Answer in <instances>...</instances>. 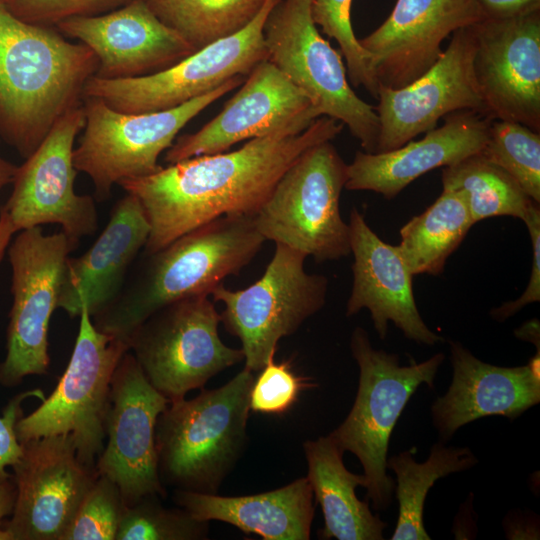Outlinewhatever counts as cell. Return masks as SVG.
<instances>
[{
    "label": "cell",
    "mask_w": 540,
    "mask_h": 540,
    "mask_svg": "<svg viewBox=\"0 0 540 540\" xmlns=\"http://www.w3.org/2000/svg\"><path fill=\"white\" fill-rule=\"evenodd\" d=\"M344 125L321 116L298 134L253 138L232 152L184 159L119 185L135 196L150 232L144 254L226 215L254 216L286 170L310 147L333 140Z\"/></svg>",
    "instance_id": "6da1fadb"
},
{
    "label": "cell",
    "mask_w": 540,
    "mask_h": 540,
    "mask_svg": "<svg viewBox=\"0 0 540 540\" xmlns=\"http://www.w3.org/2000/svg\"><path fill=\"white\" fill-rule=\"evenodd\" d=\"M474 25L455 31L435 63L411 83L401 88L379 84L374 106L380 124L376 153L401 147L434 129L450 113L473 110L482 114L473 67Z\"/></svg>",
    "instance_id": "e0dca14e"
},
{
    "label": "cell",
    "mask_w": 540,
    "mask_h": 540,
    "mask_svg": "<svg viewBox=\"0 0 540 540\" xmlns=\"http://www.w3.org/2000/svg\"><path fill=\"white\" fill-rule=\"evenodd\" d=\"M528 229L532 243V268L528 285L522 295L513 301L501 304L490 311L491 317L499 322L515 315L523 307L540 301V207L532 203L522 220Z\"/></svg>",
    "instance_id": "74e56055"
},
{
    "label": "cell",
    "mask_w": 540,
    "mask_h": 540,
    "mask_svg": "<svg viewBox=\"0 0 540 540\" xmlns=\"http://www.w3.org/2000/svg\"><path fill=\"white\" fill-rule=\"evenodd\" d=\"M309 3L314 23L338 43L350 84L365 88L376 98L379 84L369 54L359 44L351 23L352 0H309Z\"/></svg>",
    "instance_id": "836d02e7"
},
{
    "label": "cell",
    "mask_w": 540,
    "mask_h": 540,
    "mask_svg": "<svg viewBox=\"0 0 540 540\" xmlns=\"http://www.w3.org/2000/svg\"><path fill=\"white\" fill-rule=\"evenodd\" d=\"M131 0H8L4 5L25 22L44 25L62 20L94 16Z\"/></svg>",
    "instance_id": "8d00e7d4"
},
{
    "label": "cell",
    "mask_w": 540,
    "mask_h": 540,
    "mask_svg": "<svg viewBox=\"0 0 540 540\" xmlns=\"http://www.w3.org/2000/svg\"><path fill=\"white\" fill-rule=\"evenodd\" d=\"M16 485L12 476L0 480V527L5 517L12 514L16 500Z\"/></svg>",
    "instance_id": "b9f144b4"
},
{
    "label": "cell",
    "mask_w": 540,
    "mask_h": 540,
    "mask_svg": "<svg viewBox=\"0 0 540 540\" xmlns=\"http://www.w3.org/2000/svg\"><path fill=\"white\" fill-rule=\"evenodd\" d=\"M279 1L265 0L243 29L196 50L166 69L126 79L92 76L85 84L83 98L100 99L124 113L155 112L182 105L233 77H247L258 63L267 59L264 25Z\"/></svg>",
    "instance_id": "7c38bea8"
},
{
    "label": "cell",
    "mask_w": 540,
    "mask_h": 540,
    "mask_svg": "<svg viewBox=\"0 0 540 540\" xmlns=\"http://www.w3.org/2000/svg\"><path fill=\"white\" fill-rule=\"evenodd\" d=\"M96 55L95 77L126 79L166 69L196 50L164 24L145 0H131L113 12L79 16L56 24Z\"/></svg>",
    "instance_id": "44dd1931"
},
{
    "label": "cell",
    "mask_w": 540,
    "mask_h": 540,
    "mask_svg": "<svg viewBox=\"0 0 540 540\" xmlns=\"http://www.w3.org/2000/svg\"><path fill=\"white\" fill-rule=\"evenodd\" d=\"M474 74L489 120L540 133V11L474 25Z\"/></svg>",
    "instance_id": "d6986e66"
},
{
    "label": "cell",
    "mask_w": 540,
    "mask_h": 540,
    "mask_svg": "<svg viewBox=\"0 0 540 540\" xmlns=\"http://www.w3.org/2000/svg\"><path fill=\"white\" fill-rule=\"evenodd\" d=\"M533 513H510L503 521L508 539H539V526Z\"/></svg>",
    "instance_id": "60d3db41"
},
{
    "label": "cell",
    "mask_w": 540,
    "mask_h": 540,
    "mask_svg": "<svg viewBox=\"0 0 540 540\" xmlns=\"http://www.w3.org/2000/svg\"><path fill=\"white\" fill-rule=\"evenodd\" d=\"M449 347L452 381L431 406L440 441L483 417L512 421L540 402L539 351L526 365L501 367L478 359L458 341H449Z\"/></svg>",
    "instance_id": "603a6c76"
},
{
    "label": "cell",
    "mask_w": 540,
    "mask_h": 540,
    "mask_svg": "<svg viewBox=\"0 0 540 540\" xmlns=\"http://www.w3.org/2000/svg\"><path fill=\"white\" fill-rule=\"evenodd\" d=\"M15 231L7 213L0 207V262L7 252Z\"/></svg>",
    "instance_id": "7bdbcfd3"
},
{
    "label": "cell",
    "mask_w": 540,
    "mask_h": 540,
    "mask_svg": "<svg viewBox=\"0 0 540 540\" xmlns=\"http://www.w3.org/2000/svg\"><path fill=\"white\" fill-rule=\"evenodd\" d=\"M254 378L244 367L225 385L172 401L160 413L155 446L163 484L218 493L246 447Z\"/></svg>",
    "instance_id": "277c9868"
},
{
    "label": "cell",
    "mask_w": 540,
    "mask_h": 540,
    "mask_svg": "<svg viewBox=\"0 0 540 540\" xmlns=\"http://www.w3.org/2000/svg\"><path fill=\"white\" fill-rule=\"evenodd\" d=\"M77 245L64 232L46 235L40 226L21 230L10 241L13 302L0 385L16 387L26 376L47 374L49 323L57 308L65 262Z\"/></svg>",
    "instance_id": "4fadbf2b"
},
{
    "label": "cell",
    "mask_w": 540,
    "mask_h": 540,
    "mask_svg": "<svg viewBox=\"0 0 540 540\" xmlns=\"http://www.w3.org/2000/svg\"><path fill=\"white\" fill-rule=\"evenodd\" d=\"M412 450L387 457L386 461V468L396 475L394 492L399 507L392 540H430L423 520L428 491L440 478L478 463L470 448L446 446L440 440L431 446L424 462H417Z\"/></svg>",
    "instance_id": "83f0119b"
},
{
    "label": "cell",
    "mask_w": 540,
    "mask_h": 540,
    "mask_svg": "<svg viewBox=\"0 0 540 540\" xmlns=\"http://www.w3.org/2000/svg\"><path fill=\"white\" fill-rule=\"evenodd\" d=\"M313 385L308 378L297 375L289 361L276 363L273 357L254 378L250 410L267 415L284 414L295 404L301 391Z\"/></svg>",
    "instance_id": "d590c367"
},
{
    "label": "cell",
    "mask_w": 540,
    "mask_h": 540,
    "mask_svg": "<svg viewBox=\"0 0 540 540\" xmlns=\"http://www.w3.org/2000/svg\"><path fill=\"white\" fill-rule=\"evenodd\" d=\"M154 14L195 50L248 25L265 0H145Z\"/></svg>",
    "instance_id": "4dcf8cb0"
},
{
    "label": "cell",
    "mask_w": 540,
    "mask_h": 540,
    "mask_svg": "<svg viewBox=\"0 0 540 540\" xmlns=\"http://www.w3.org/2000/svg\"><path fill=\"white\" fill-rule=\"evenodd\" d=\"M18 166L0 156V191L3 187L12 183Z\"/></svg>",
    "instance_id": "f6af8a7d"
},
{
    "label": "cell",
    "mask_w": 540,
    "mask_h": 540,
    "mask_svg": "<svg viewBox=\"0 0 540 540\" xmlns=\"http://www.w3.org/2000/svg\"><path fill=\"white\" fill-rule=\"evenodd\" d=\"M243 79L233 77L182 105L155 112L124 113L100 99L84 97V133L73 151L75 169L90 177L97 200L108 199L113 185L158 172L159 156L180 130Z\"/></svg>",
    "instance_id": "52a82bcc"
},
{
    "label": "cell",
    "mask_w": 540,
    "mask_h": 540,
    "mask_svg": "<svg viewBox=\"0 0 540 540\" xmlns=\"http://www.w3.org/2000/svg\"><path fill=\"white\" fill-rule=\"evenodd\" d=\"M490 121L473 110L444 117V124L417 141L380 153L357 151L347 164V190H366L395 198L427 172L456 164L481 152L488 140Z\"/></svg>",
    "instance_id": "d4e9b609"
},
{
    "label": "cell",
    "mask_w": 540,
    "mask_h": 540,
    "mask_svg": "<svg viewBox=\"0 0 540 540\" xmlns=\"http://www.w3.org/2000/svg\"><path fill=\"white\" fill-rule=\"evenodd\" d=\"M473 225L463 195L443 189L433 204L402 226L397 248L413 275H439Z\"/></svg>",
    "instance_id": "f1b7e54d"
},
{
    "label": "cell",
    "mask_w": 540,
    "mask_h": 540,
    "mask_svg": "<svg viewBox=\"0 0 540 540\" xmlns=\"http://www.w3.org/2000/svg\"><path fill=\"white\" fill-rule=\"evenodd\" d=\"M486 18H508L540 11V0H476Z\"/></svg>",
    "instance_id": "ab89813d"
},
{
    "label": "cell",
    "mask_w": 540,
    "mask_h": 540,
    "mask_svg": "<svg viewBox=\"0 0 540 540\" xmlns=\"http://www.w3.org/2000/svg\"><path fill=\"white\" fill-rule=\"evenodd\" d=\"M350 350L359 367L357 394L345 420L328 436L343 453L358 458L366 478L365 499L375 510H385L396 485L386 472L390 436L418 387L433 388L445 355L437 353L419 363L411 359L409 365H400L397 354L373 348L362 327L353 330Z\"/></svg>",
    "instance_id": "5b68a950"
},
{
    "label": "cell",
    "mask_w": 540,
    "mask_h": 540,
    "mask_svg": "<svg viewBox=\"0 0 540 540\" xmlns=\"http://www.w3.org/2000/svg\"><path fill=\"white\" fill-rule=\"evenodd\" d=\"M347 164L331 141L307 149L282 175L253 216L265 240L293 248L316 262L350 254V230L339 200Z\"/></svg>",
    "instance_id": "8992f818"
},
{
    "label": "cell",
    "mask_w": 540,
    "mask_h": 540,
    "mask_svg": "<svg viewBox=\"0 0 540 540\" xmlns=\"http://www.w3.org/2000/svg\"><path fill=\"white\" fill-rule=\"evenodd\" d=\"M443 189L459 191L473 223L511 216L523 220L533 201L505 170L481 152L442 170Z\"/></svg>",
    "instance_id": "f546056e"
},
{
    "label": "cell",
    "mask_w": 540,
    "mask_h": 540,
    "mask_svg": "<svg viewBox=\"0 0 540 540\" xmlns=\"http://www.w3.org/2000/svg\"><path fill=\"white\" fill-rule=\"evenodd\" d=\"M220 322L208 295L181 299L141 323L128 338L129 351L158 392L169 402L180 400L244 360L241 348L220 339Z\"/></svg>",
    "instance_id": "30bf717a"
},
{
    "label": "cell",
    "mask_w": 540,
    "mask_h": 540,
    "mask_svg": "<svg viewBox=\"0 0 540 540\" xmlns=\"http://www.w3.org/2000/svg\"><path fill=\"white\" fill-rule=\"evenodd\" d=\"M307 461V479L320 504L324 526L320 539L383 540L387 528L369 501L358 499L355 490L366 485L364 474H354L343 462V452L327 435L303 444Z\"/></svg>",
    "instance_id": "4316f807"
},
{
    "label": "cell",
    "mask_w": 540,
    "mask_h": 540,
    "mask_svg": "<svg viewBox=\"0 0 540 540\" xmlns=\"http://www.w3.org/2000/svg\"><path fill=\"white\" fill-rule=\"evenodd\" d=\"M348 225L354 262L346 316L368 309L382 340L387 336L388 323L393 322L407 339L418 344L433 346L444 342L419 313L412 288L414 275L397 246L381 240L355 207L350 211Z\"/></svg>",
    "instance_id": "7402d4cb"
},
{
    "label": "cell",
    "mask_w": 540,
    "mask_h": 540,
    "mask_svg": "<svg viewBox=\"0 0 540 540\" xmlns=\"http://www.w3.org/2000/svg\"><path fill=\"white\" fill-rule=\"evenodd\" d=\"M29 397H37L41 400L45 398L44 392L40 389L25 391L10 399L2 411L0 417V480L12 476L6 468L16 464L22 455L23 448L17 438L15 426L23 416L22 403Z\"/></svg>",
    "instance_id": "f35d334b"
},
{
    "label": "cell",
    "mask_w": 540,
    "mask_h": 540,
    "mask_svg": "<svg viewBox=\"0 0 540 540\" xmlns=\"http://www.w3.org/2000/svg\"><path fill=\"white\" fill-rule=\"evenodd\" d=\"M21 444L22 455L12 466L14 509L2 526L11 540H62L99 474L78 459L71 434Z\"/></svg>",
    "instance_id": "2e32d148"
},
{
    "label": "cell",
    "mask_w": 540,
    "mask_h": 540,
    "mask_svg": "<svg viewBox=\"0 0 540 540\" xmlns=\"http://www.w3.org/2000/svg\"><path fill=\"white\" fill-rule=\"evenodd\" d=\"M149 232L142 205L126 193L94 244L81 256L67 258L57 308L70 317L86 308L93 317L109 306L121 292Z\"/></svg>",
    "instance_id": "cb8c5ba5"
},
{
    "label": "cell",
    "mask_w": 540,
    "mask_h": 540,
    "mask_svg": "<svg viewBox=\"0 0 540 540\" xmlns=\"http://www.w3.org/2000/svg\"><path fill=\"white\" fill-rule=\"evenodd\" d=\"M481 154L496 164L540 203V133L513 121L491 120Z\"/></svg>",
    "instance_id": "1f68e13d"
},
{
    "label": "cell",
    "mask_w": 540,
    "mask_h": 540,
    "mask_svg": "<svg viewBox=\"0 0 540 540\" xmlns=\"http://www.w3.org/2000/svg\"><path fill=\"white\" fill-rule=\"evenodd\" d=\"M98 60L83 43L20 20L0 3V139L25 159L81 105Z\"/></svg>",
    "instance_id": "7a4b0ae2"
},
{
    "label": "cell",
    "mask_w": 540,
    "mask_h": 540,
    "mask_svg": "<svg viewBox=\"0 0 540 540\" xmlns=\"http://www.w3.org/2000/svg\"><path fill=\"white\" fill-rule=\"evenodd\" d=\"M8 0H0L1 4H5Z\"/></svg>",
    "instance_id": "bcb514c9"
},
{
    "label": "cell",
    "mask_w": 540,
    "mask_h": 540,
    "mask_svg": "<svg viewBox=\"0 0 540 540\" xmlns=\"http://www.w3.org/2000/svg\"><path fill=\"white\" fill-rule=\"evenodd\" d=\"M266 240L253 216L226 215L144 254L115 300L91 317L96 329L128 341L133 331L162 307L181 299L210 295L238 274Z\"/></svg>",
    "instance_id": "3957f363"
},
{
    "label": "cell",
    "mask_w": 540,
    "mask_h": 540,
    "mask_svg": "<svg viewBox=\"0 0 540 540\" xmlns=\"http://www.w3.org/2000/svg\"><path fill=\"white\" fill-rule=\"evenodd\" d=\"M169 403L127 351L112 376L105 421L107 442L95 464L99 475L119 487L126 506L149 495L167 496L158 472L155 426Z\"/></svg>",
    "instance_id": "9a60e30c"
},
{
    "label": "cell",
    "mask_w": 540,
    "mask_h": 540,
    "mask_svg": "<svg viewBox=\"0 0 540 540\" xmlns=\"http://www.w3.org/2000/svg\"><path fill=\"white\" fill-rule=\"evenodd\" d=\"M307 477L253 495L218 496L175 489L173 501L200 521H221L264 540H308L314 518Z\"/></svg>",
    "instance_id": "484cf974"
},
{
    "label": "cell",
    "mask_w": 540,
    "mask_h": 540,
    "mask_svg": "<svg viewBox=\"0 0 540 540\" xmlns=\"http://www.w3.org/2000/svg\"><path fill=\"white\" fill-rule=\"evenodd\" d=\"M157 495L126 506L115 540L207 539L209 522L193 518L183 508H165Z\"/></svg>",
    "instance_id": "d6a6232c"
},
{
    "label": "cell",
    "mask_w": 540,
    "mask_h": 540,
    "mask_svg": "<svg viewBox=\"0 0 540 540\" xmlns=\"http://www.w3.org/2000/svg\"><path fill=\"white\" fill-rule=\"evenodd\" d=\"M485 18L476 0H397L386 20L358 41L378 84L401 88L435 63L446 38Z\"/></svg>",
    "instance_id": "ffe728a7"
},
{
    "label": "cell",
    "mask_w": 540,
    "mask_h": 540,
    "mask_svg": "<svg viewBox=\"0 0 540 540\" xmlns=\"http://www.w3.org/2000/svg\"><path fill=\"white\" fill-rule=\"evenodd\" d=\"M79 320L72 355L57 386L17 421L15 431L20 442L71 434L78 459L94 468L105 445L112 376L129 343L96 329L86 308Z\"/></svg>",
    "instance_id": "9c48e42d"
},
{
    "label": "cell",
    "mask_w": 540,
    "mask_h": 540,
    "mask_svg": "<svg viewBox=\"0 0 540 540\" xmlns=\"http://www.w3.org/2000/svg\"><path fill=\"white\" fill-rule=\"evenodd\" d=\"M274 255L264 274L242 290L223 283L211 295L222 302L225 329L241 342L245 368L259 372L274 357L281 338L292 335L325 305L328 279L309 274L306 255L275 244Z\"/></svg>",
    "instance_id": "8fae6325"
},
{
    "label": "cell",
    "mask_w": 540,
    "mask_h": 540,
    "mask_svg": "<svg viewBox=\"0 0 540 540\" xmlns=\"http://www.w3.org/2000/svg\"><path fill=\"white\" fill-rule=\"evenodd\" d=\"M267 60L312 103L320 116L347 126L364 152L376 153L379 118L352 89L341 54L314 23L309 0H280L264 25Z\"/></svg>",
    "instance_id": "ba28073f"
},
{
    "label": "cell",
    "mask_w": 540,
    "mask_h": 540,
    "mask_svg": "<svg viewBox=\"0 0 540 540\" xmlns=\"http://www.w3.org/2000/svg\"><path fill=\"white\" fill-rule=\"evenodd\" d=\"M321 117L311 101L270 61L258 63L222 111L198 131L166 150L172 164L225 152L238 142L275 134H298Z\"/></svg>",
    "instance_id": "ac0fdd59"
},
{
    "label": "cell",
    "mask_w": 540,
    "mask_h": 540,
    "mask_svg": "<svg viewBox=\"0 0 540 540\" xmlns=\"http://www.w3.org/2000/svg\"><path fill=\"white\" fill-rule=\"evenodd\" d=\"M125 509L116 483L98 475L62 540H115Z\"/></svg>",
    "instance_id": "e575fe53"
},
{
    "label": "cell",
    "mask_w": 540,
    "mask_h": 540,
    "mask_svg": "<svg viewBox=\"0 0 540 540\" xmlns=\"http://www.w3.org/2000/svg\"><path fill=\"white\" fill-rule=\"evenodd\" d=\"M85 125L83 103L64 114L36 150L17 168L13 190L1 208L15 233L45 224H57L79 243L98 227L94 198L75 192L73 163L76 136Z\"/></svg>",
    "instance_id": "5bb4252c"
},
{
    "label": "cell",
    "mask_w": 540,
    "mask_h": 540,
    "mask_svg": "<svg viewBox=\"0 0 540 540\" xmlns=\"http://www.w3.org/2000/svg\"><path fill=\"white\" fill-rule=\"evenodd\" d=\"M515 335L522 340L532 342L535 346H537V349L540 350L539 347V321L537 319H533L529 322H526L524 325L519 327L515 331Z\"/></svg>",
    "instance_id": "ee69618b"
}]
</instances>
